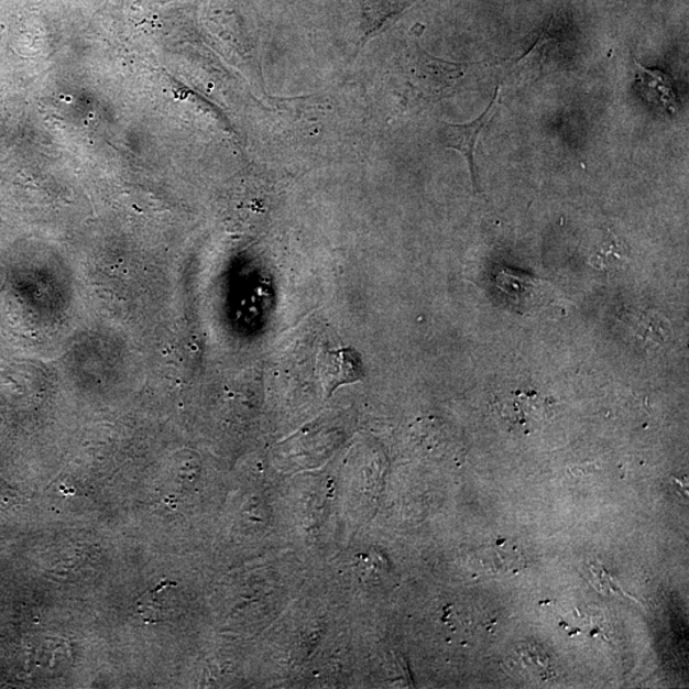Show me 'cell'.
<instances>
[{"mask_svg": "<svg viewBox=\"0 0 689 689\" xmlns=\"http://www.w3.org/2000/svg\"><path fill=\"white\" fill-rule=\"evenodd\" d=\"M501 88L496 87L494 98L482 116L467 124H444L442 142L447 149L459 151L467 158L470 167L472 184L478 189L475 171V151L480 134L494 117L501 101Z\"/></svg>", "mask_w": 689, "mask_h": 689, "instance_id": "cell-3", "label": "cell"}, {"mask_svg": "<svg viewBox=\"0 0 689 689\" xmlns=\"http://www.w3.org/2000/svg\"><path fill=\"white\" fill-rule=\"evenodd\" d=\"M546 408L543 398L533 392H516L500 402L502 418L517 428L531 426L533 420H538Z\"/></svg>", "mask_w": 689, "mask_h": 689, "instance_id": "cell-5", "label": "cell"}, {"mask_svg": "<svg viewBox=\"0 0 689 689\" xmlns=\"http://www.w3.org/2000/svg\"><path fill=\"white\" fill-rule=\"evenodd\" d=\"M317 371L320 382L330 397L336 390L344 384L365 380V368L362 356L354 348L338 350H320L317 359Z\"/></svg>", "mask_w": 689, "mask_h": 689, "instance_id": "cell-2", "label": "cell"}, {"mask_svg": "<svg viewBox=\"0 0 689 689\" xmlns=\"http://www.w3.org/2000/svg\"><path fill=\"white\" fill-rule=\"evenodd\" d=\"M408 0H367L363 7L364 34L359 47H363L395 14L402 12Z\"/></svg>", "mask_w": 689, "mask_h": 689, "instance_id": "cell-6", "label": "cell"}, {"mask_svg": "<svg viewBox=\"0 0 689 689\" xmlns=\"http://www.w3.org/2000/svg\"><path fill=\"white\" fill-rule=\"evenodd\" d=\"M494 280L503 302L521 315L547 308L557 299L556 288L550 283L526 272L502 269Z\"/></svg>", "mask_w": 689, "mask_h": 689, "instance_id": "cell-1", "label": "cell"}, {"mask_svg": "<svg viewBox=\"0 0 689 689\" xmlns=\"http://www.w3.org/2000/svg\"><path fill=\"white\" fill-rule=\"evenodd\" d=\"M637 84L645 100L668 113H676L678 109V95L672 78L659 69H648L636 61Z\"/></svg>", "mask_w": 689, "mask_h": 689, "instance_id": "cell-4", "label": "cell"}]
</instances>
